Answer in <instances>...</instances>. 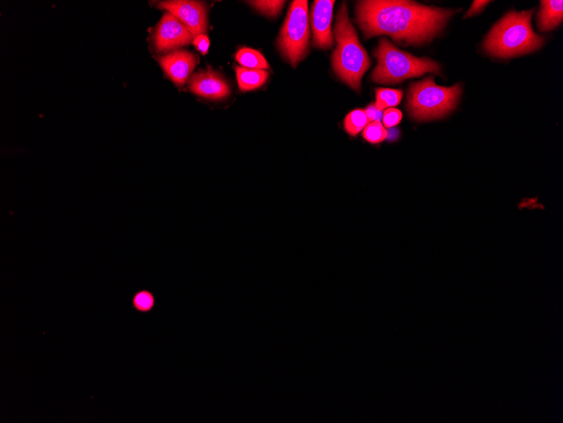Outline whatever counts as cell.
<instances>
[{
	"instance_id": "cell-1",
	"label": "cell",
	"mask_w": 563,
	"mask_h": 423,
	"mask_svg": "<svg viewBox=\"0 0 563 423\" xmlns=\"http://www.w3.org/2000/svg\"><path fill=\"white\" fill-rule=\"evenodd\" d=\"M455 11L410 1H360L358 22L368 38L389 35L403 44L430 41Z\"/></svg>"
},
{
	"instance_id": "cell-2",
	"label": "cell",
	"mask_w": 563,
	"mask_h": 423,
	"mask_svg": "<svg viewBox=\"0 0 563 423\" xmlns=\"http://www.w3.org/2000/svg\"><path fill=\"white\" fill-rule=\"evenodd\" d=\"M533 11H511L502 18L487 36L484 44L487 51L497 57H512L541 48L544 39L534 34L530 23Z\"/></svg>"
},
{
	"instance_id": "cell-3",
	"label": "cell",
	"mask_w": 563,
	"mask_h": 423,
	"mask_svg": "<svg viewBox=\"0 0 563 423\" xmlns=\"http://www.w3.org/2000/svg\"><path fill=\"white\" fill-rule=\"evenodd\" d=\"M335 34L338 47L332 57V66L341 80L354 90L358 91L362 78L371 66V61L359 43L345 4L341 6L338 13Z\"/></svg>"
},
{
	"instance_id": "cell-4",
	"label": "cell",
	"mask_w": 563,
	"mask_h": 423,
	"mask_svg": "<svg viewBox=\"0 0 563 423\" xmlns=\"http://www.w3.org/2000/svg\"><path fill=\"white\" fill-rule=\"evenodd\" d=\"M375 55L378 66L372 73V79L382 84H395L426 73L440 72L436 62L401 51L386 39L380 41Z\"/></svg>"
},
{
	"instance_id": "cell-5",
	"label": "cell",
	"mask_w": 563,
	"mask_h": 423,
	"mask_svg": "<svg viewBox=\"0 0 563 423\" xmlns=\"http://www.w3.org/2000/svg\"><path fill=\"white\" fill-rule=\"evenodd\" d=\"M461 93L460 85L438 86L432 77L410 86L408 106L410 115L417 121L444 116L453 109Z\"/></svg>"
},
{
	"instance_id": "cell-6",
	"label": "cell",
	"mask_w": 563,
	"mask_h": 423,
	"mask_svg": "<svg viewBox=\"0 0 563 423\" xmlns=\"http://www.w3.org/2000/svg\"><path fill=\"white\" fill-rule=\"evenodd\" d=\"M307 3L306 0L292 3L278 41L281 53L294 67L302 61L308 50L310 27Z\"/></svg>"
},
{
	"instance_id": "cell-7",
	"label": "cell",
	"mask_w": 563,
	"mask_h": 423,
	"mask_svg": "<svg viewBox=\"0 0 563 423\" xmlns=\"http://www.w3.org/2000/svg\"><path fill=\"white\" fill-rule=\"evenodd\" d=\"M158 8L172 13L187 27L195 38L205 34L207 18L205 4L190 1V0H173V1L160 2Z\"/></svg>"
},
{
	"instance_id": "cell-8",
	"label": "cell",
	"mask_w": 563,
	"mask_h": 423,
	"mask_svg": "<svg viewBox=\"0 0 563 423\" xmlns=\"http://www.w3.org/2000/svg\"><path fill=\"white\" fill-rule=\"evenodd\" d=\"M192 35L172 13L166 12L155 32L154 47L158 52L170 51L189 45Z\"/></svg>"
},
{
	"instance_id": "cell-9",
	"label": "cell",
	"mask_w": 563,
	"mask_h": 423,
	"mask_svg": "<svg viewBox=\"0 0 563 423\" xmlns=\"http://www.w3.org/2000/svg\"><path fill=\"white\" fill-rule=\"evenodd\" d=\"M334 0H316L311 11V26L314 34V44L316 47L326 49L334 44L331 34L332 9Z\"/></svg>"
},
{
	"instance_id": "cell-10",
	"label": "cell",
	"mask_w": 563,
	"mask_h": 423,
	"mask_svg": "<svg viewBox=\"0 0 563 423\" xmlns=\"http://www.w3.org/2000/svg\"><path fill=\"white\" fill-rule=\"evenodd\" d=\"M189 89L192 93L211 100L223 99L230 94L228 83L212 70L195 73L189 81Z\"/></svg>"
},
{
	"instance_id": "cell-11",
	"label": "cell",
	"mask_w": 563,
	"mask_h": 423,
	"mask_svg": "<svg viewBox=\"0 0 563 423\" xmlns=\"http://www.w3.org/2000/svg\"><path fill=\"white\" fill-rule=\"evenodd\" d=\"M159 63L175 85L183 86L198 63L197 55L177 50L159 58Z\"/></svg>"
},
{
	"instance_id": "cell-12",
	"label": "cell",
	"mask_w": 563,
	"mask_h": 423,
	"mask_svg": "<svg viewBox=\"0 0 563 423\" xmlns=\"http://www.w3.org/2000/svg\"><path fill=\"white\" fill-rule=\"evenodd\" d=\"M539 13V26L542 31L555 29L562 21L563 2L562 0H546L542 1Z\"/></svg>"
},
{
	"instance_id": "cell-13",
	"label": "cell",
	"mask_w": 563,
	"mask_h": 423,
	"mask_svg": "<svg viewBox=\"0 0 563 423\" xmlns=\"http://www.w3.org/2000/svg\"><path fill=\"white\" fill-rule=\"evenodd\" d=\"M239 89L243 91H252L262 86L269 76V72L263 70H252L244 67L235 68Z\"/></svg>"
},
{
	"instance_id": "cell-14",
	"label": "cell",
	"mask_w": 563,
	"mask_h": 423,
	"mask_svg": "<svg viewBox=\"0 0 563 423\" xmlns=\"http://www.w3.org/2000/svg\"><path fill=\"white\" fill-rule=\"evenodd\" d=\"M235 59L242 66L252 70H267L269 68V63L260 52L252 49H239Z\"/></svg>"
},
{
	"instance_id": "cell-15",
	"label": "cell",
	"mask_w": 563,
	"mask_h": 423,
	"mask_svg": "<svg viewBox=\"0 0 563 423\" xmlns=\"http://www.w3.org/2000/svg\"><path fill=\"white\" fill-rule=\"evenodd\" d=\"M366 110H353L348 114L344 121L346 131L351 136H356L360 131L364 130L369 123Z\"/></svg>"
},
{
	"instance_id": "cell-16",
	"label": "cell",
	"mask_w": 563,
	"mask_h": 423,
	"mask_svg": "<svg viewBox=\"0 0 563 423\" xmlns=\"http://www.w3.org/2000/svg\"><path fill=\"white\" fill-rule=\"evenodd\" d=\"M376 107L382 111L383 109L398 106L403 98V91L379 88L376 90Z\"/></svg>"
},
{
	"instance_id": "cell-17",
	"label": "cell",
	"mask_w": 563,
	"mask_h": 423,
	"mask_svg": "<svg viewBox=\"0 0 563 423\" xmlns=\"http://www.w3.org/2000/svg\"><path fill=\"white\" fill-rule=\"evenodd\" d=\"M132 305L136 311L142 314H148L153 310L155 306V295L149 290H141L133 295Z\"/></svg>"
},
{
	"instance_id": "cell-18",
	"label": "cell",
	"mask_w": 563,
	"mask_h": 423,
	"mask_svg": "<svg viewBox=\"0 0 563 423\" xmlns=\"http://www.w3.org/2000/svg\"><path fill=\"white\" fill-rule=\"evenodd\" d=\"M388 136V132L386 130L385 127L380 121H375L368 123L364 128L363 136L367 141L371 142L372 144L381 143L385 141Z\"/></svg>"
},
{
	"instance_id": "cell-19",
	"label": "cell",
	"mask_w": 563,
	"mask_h": 423,
	"mask_svg": "<svg viewBox=\"0 0 563 423\" xmlns=\"http://www.w3.org/2000/svg\"><path fill=\"white\" fill-rule=\"evenodd\" d=\"M248 3L264 15L276 16L284 7L285 1H249Z\"/></svg>"
},
{
	"instance_id": "cell-20",
	"label": "cell",
	"mask_w": 563,
	"mask_h": 423,
	"mask_svg": "<svg viewBox=\"0 0 563 423\" xmlns=\"http://www.w3.org/2000/svg\"><path fill=\"white\" fill-rule=\"evenodd\" d=\"M401 118H403V113H401L400 110L389 108L387 109L384 113V117H383V123H384V126L386 128L394 127L398 126V124L401 122Z\"/></svg>"
},
{
	"instance_id": "cell-21",
	"label": "cell",
	"mask_w": 563,
	"mask_h": 423,
	"mask_svg": "<svg viewBox=\"0 0 563 423\" xmlns=\"http://www.w3.org/2000/svg\"><path fill=\"white\" fill-rule=\"evenodd\" d=\"M193 44H195L198 51L202 54H206L210 48V39L206 35L202 34L196 36L195 41H193Z\"/></svg>"
},
{
	"instance_id": "cell-22",
	"label": "cell",
	"mask_w": 563,
	"mask_h": 423,
	"mask_svg": "<svg viewBox=\"0 0 563 423\" xmlns=\"http://www.w3.org/2000/svg\"><path fill=\"white\" fill-rule=\"evenodd\" d=\"M366 113L369 121H380L383 118V113L376 107V105H371L366 110Z\"/></svg>"
},
{
	"instance_id": "cell-23",
	"label": "cell",
	"mask_w": 563,
	"mask_h": 423,
	"mask_svg": "<svg viewBox=\"0 0 563 423\" xmlns=\"http://www.w3.org/2000/svg\"><path fill=\"white\" fill-rule=\"evenodd\" d=\"M487 3H489V1H475L468 14H466L465 17L473 16L475 14L481 11Z\"/></svg>"
}]
</instances>
